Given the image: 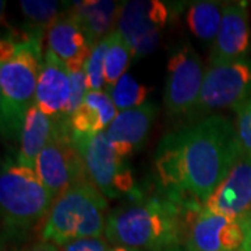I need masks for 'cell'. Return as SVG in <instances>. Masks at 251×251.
<instances>
[{
	"label": "cell",
	"instance_id": "6da1fadb",
	"mask_svg": "<svg viewBox=\"0 0 251 251\" xmlns=\"http://www.w3.org/2000/svg\"><path fill=\"white\" fill-rule=\"evenodd\" d=\"M242 156L233 123L211 115L165 135L155 171L165 197L181 205L204 204Z\"/></svg>",
	"mask_w": 251,
	"mask_h": 251
},
{
	"label": "cell",
	"instance_id": "7a4b0ae2",
	"mask_svg": "<svg viewBox=\"0 0 251 251\" xmlns=\"http://www.w3.org/2000/svg\"><path fill=\"white\" fill-rule=\"evenodd\" d=\"M190 205L171 198L134 201L108 215L105 236L115 246L141 251H166L183 244L184 214Z\"/></svg>",
	"mask_w": 251,
	"mask_h": 251
},
{
	"label": "cell",
	"instance_id": "3957f363",
	"mask_svg": "<svg viewBox=\"0 0 251 251\" xmlns=\"http://www.w3.org/2000/svg\"><path fill=\"white\" fill-rule=\"evenodd\" d=\"M42 38L7 36L0 44V126L4 140H20L28 110L35 103L42 69Z\"/></svg>",
	"mask_w": 251,
	"mask_h": 251
},
{
	"label": "cell",
	"instance_id": "277c9868",
	"mask_svg": "<svg viewBox=\"0 0 251 251\" xmlns=\"http://www.w3.org/2000/svg\"><path fill=\"white\" fill-rule=\"evenodd\" d=\"M54 197L31 168L6 158L0 175L1 242L17 243L39 224L45 222Z\"/></svg>",
	"mask_w": 251,
	"mask_h": 251
},
{
	"label": "cell",
	"instance_id": "5b68a950",
	"mask_svg": "<svg viewBox=\"0 0 251 251\" xmlns=\"http://www.w3.org/2000/svg\"><path fill=\"white\" fill-rule=\"evenodd\" d=\"M108 201L90 181L69 188L54 200L41 237L56 246L77 239L103 237Z\"/></svg>",
	"mask_w": 251,
	"mask_h": 251
},
{
	"label": "cell",
	"instance_id": "8992f818",
	"mask_svg": "<svg viewBox=\"0 0 251 251\" xmlns=\"http://www.w3.org/2000/svg\"><path fill=\"white\" fill-rule=\"evenodd\" d=\"M80 152L88 180L98 188L105 198L115 200L119 197L137 196L133 172L120 158L102 131L91 135H72Z\"/></svg>",
	"mask_w": 251,
	"mask_h": 251
},
{
	"label": "cell",
	"instance_id": "52a82bcc",
	"mask_svg": "<svg viewBox=\"0 0 251 251\" xmlns=\"http://www.w3.org/2000/svg\"><path fill=\"white\" fill-rule=\"evenodd\" d=\"M35 172L54 200L69 188L90 181L67 120L56 122L53 137L36 159Z\"/></svg>",
	"mask_w": 251,
	"mask_h": 251
},
{
	"label": "cell",
	"instance_id": "ba28073f",
	"mask_svg": "<svg viewBox=\"0 0 251 251\" xmlns=\"http://www.w3.org/2000/svg\"><path fill=\"white\" fill-rule=\"evenodd\" d=\"M251 99V56L240 60L209 63L196 113L205 115L218 109L236 110Z\"/></svg>",
	"mask_w": 251,
	"mask_h": 251
},
{
	"label": "cell",
	"instance_id": "9c48e42d",
	"mask_svg": "<svg viewBox=\"0 0 251 251\" xmlns=\"http://www.w3.org/2000/svg\"><path fill=\"white\" fill-rule=\"evenodd\" d=\"M204 64L190 45L172 52L166 67L163 91L165 109L171 116L194 113L204 82Z\"/></svg>",
	"mask_w": 251,
	"mask_h": 251
},
{
	"label": "cell",
	"instance_id": "30bf717a",
	"mask_svg": "<svg viewBox=\"0 0 251 251\" xmlns=\"http://www.w3.org/2000/svg\"><path fill=\"white\" fill-rule=\"evenodd\" d=\"M183 244L191 251H243L242 221L211 214L202 204L190 206L184 214Z\"/></svg>",
	"mask_w": 251,
	"mask_h": 251
},
{
	"label": "cell",
	"instance_id": "8fae6325",
	"mask_svg": "<svg viewBox=\"0 0 251 251\" xmlns=\"http://www.w3.org/2000/svg\"><path fill=\"white\" fill-rule=\"evenodd\" d=\"M169 20V7L159 0L123 3L116 29L125 36L134 57L152 53L159 45L162 29Z\"/></svg>",
	"mask_w": 251,
	"mask_h": 251
},
{
	"label": "cell",
	"instance_id": "7c38bea8",
	"mask_svg": "<svg viewBox=\"0 0 251 251\" xmlns=\"http://www.w3.org/2000/svg\"><path fill=\"white\" fill-rule=\"evenodd\" d=\"M251 156L243 155L226 179L206 198L202 208L216 215L242 219L250 209Z\"/></svg>",
	"mask_w": 251,
	"mask_h": 251
},
{
	"label": "cell",
	"instance_id": "4fadbf2b",
	"mask_svg": "<svg viewBox=\"0 0 251 251\" xmlns=\"http://www.w3.org/2000/svg\"><path fill=\"white\" fill-rule=\"evenodd\" d=\"M70 95L72 85L67 66L53 52L48 50L38 78L35 105L54 122L67 120Z\"/></svg>",
	"mask_w": 251,
	"mask_h": 251
},
{
	"label": "cell",
	"instance_id": "5bb4252c",
	"mask_svg": "<svg viewBox=\"0 0 251 251\" xmlns=\"http://www.w3.org/2000/svg\"><path fill=\"white\" fill-rule=\"evenodd\" d=\"M251 44L249 11L246 3L226 4L222 9V23L218 31L209 63L240 60L249 56Z\"/></svg>",
	"mask_w": 251,
	"mask_h": 251
},
{
	"label": "cell",
	"instance_id": "9a60e30c",
	"mask_svg": "<svg viewBox=\"0 0 251 251\" xmlns=\"http://www.w3.org/2000/svg\"><path fill=\"white\" fill-rule=\"evenodd\" d=\"M156 112V105L147 102L143 106L117 113L105 133L109 144L120 158L127 159L143 147L151 131Z\"/></svg>",
	"mask_w": 251,
	"mask_h": 251
},
{
	"label": "cell",
	"instance_id": "2e32d148",
	"mask_svg": "<svg viewBox=\"0 0 251 251\" xmlns=\"http://www.w3.org/2000/svg\"><path fill=\"white\" fill-rule=\"evenodd\" d=\"M48 50L53 52L69 72L85 69L92 50L87 34L69 7L48 29Z\"/></svg>",
	"mask_w": 251,
	"mask_h": 251
},
{
	"label": "cell",
	"instance_id": "e0dca14e",
	"mask_svg": "<svg viewBox=\"0 0 251 251\" xmlns=\"http://www.w3.org/2000/svg\"><path fill=\"white\" fill-rule=\"evenodd\" d=\"M117 113L108 92L90 91L82 105L67 120L70 134L91 135L106 131Z\"/></svg>",
	"mask_w": 251,
	"mask_h": 251
},
{
	"label": "cell",
	"instance_id": "ac0fdd59",
	"mask_svg": "<svg viewBox=\"0 0 251 251\" xmlns=\"http://www.w3.org/2000/svg\"><path fill=\"white\" fill-rule=\"evenodd\" d=\"M123 3L120 1H102V0H84L74 1L69 6V11L78 20L91 46L108 36L117 25V18Z\"/></svg>",
	"mask_w": 251,
	"mask_h": 251
},
{
	"label": "cell",
	"instance_id": "d6986e66",
	"mask_svg": "<svg viewBox=\"0 0 251 251\" xmlns=\"http://www.w3.org/2000/svg\"><path fill=\"white\" fill-rule=\"evenodd\" d=\"M56 130V122L36 106L35 103L28 110L21 135H20V152L17 161L35 171L36 159L44 151Z\"/></svg>",
	"mask_w": 251,
	"mask_h": 251
},
{
	"label": "cell",
	"instance_id": "ffe728a7",
	"mask_svg": "<svg viewBox=\"0 0 251 251\" xmlns=\"http://www.w3.org/2000/svg\"><path fill=\"white\" fill-rule=\"evenodd\" d=\"M222 9L216 1H196L186 13V24L198 39L214 44L222 23Z\"/></svg>",
	"mask_w": 251,
	"mask_h": 251
},
{
	"label": "cell",
	"instance_id": "44dd1931",
	"mask_svg": "<svg viewBox=\"0 0 251 251\" xmlns=\"http://www.w3.org/2000/svg\"><path fill=\"white\" fill-rule=\"evenodd\" d=\"M20 9L28 21L24 28V34L44 38L45 29L52 27L54 21L59 18V11L62 6L59 1L49 0H23L20 1Z\"/></svg>",
	"mask_w": 251,
	"mask_h": 251
},
{
	"label": "cell",
	"instance_id": "7402d4cb",
	"mask_svg": "<svg viewBox=\"0 0 251 251\" xmlns=\"http://www.w3.org/2000/svg\"><path fill=\"white\" fill-rule=\"evenodd\" d=\"M134 53L128 42L117 29L110 32V42L105 54V84L106 88H112L117 81L126 74Z\"/></svg>",
	"mask_w": 251,
	"mask_h": 251
},
{
	"label": "cell",
	"instance_id": "603a6c76",
	"mask_svg": "<svg viewBox=\"0 0 251 251\" xmlns=\"http://www.w3.org/2000/svg\"><path fill=\"white\" fill-rule=\"evenodd\" d=\"M148 92L150 88L138 82L130 74H125L112 88H108L109 97L116 106L117 112L143 106L144 103H147L145 99L148 97Z\"/></svg>",
	"mask_w": 251,
	"mask_h": 251
},
{
	"label": "cell",
	"instance_id": "cb8c5ba5",
	"mask_svg": "<svg viewBox=\"0 0 251 251\" xmlns=\"http://www.w3.org/2000/svg\"><path fill=\"white\" fill-rule=\"evenodd\" d=\"M110 42V34L97 42L92 50L88 62L85 64V74L88 80L90 91H102L105 85V54Z\"/></svg>",
	"mask_w": 251,
	"mask_h": 251
},
{
	"label": "cell",
	"instance_id": "d4e9b609",
	"mask_svg": "<svg viewBox=\"0 0 251 251\" xmlns=\"http://www.w3.org/2000/svg\"><path fill=\"white\" fill-rule=\"evenodd\" d=\"M236 112V130L242 147L243 155L251 156V99L244 102Z\"/></svg>",
	"mask_w": 251,
	"mask_h": 251
},
{
	"label": "cell",
	"instance_id": "484cf974",
	"mask_svg": "<svg viewBox=\"0 0 251 251\" xmlns=\"http://www.w3.org/2000/svg\"><path fill=\"white\" fill-rule=\"evenodd\" d=\"M70 73V85H72V95H70V103L67 109V120L72 116L73 113L80 108L84 102L85 97L88 95L90 88H88V80H87V74L85 69L82 70H75Z\"/></svg>",
	"mask_w": 251,
	"mask_h": 251
},
{
	"label": "cell",
	"instance_id": "4316f807",
	"mask_svg": "<svg viewBox=\"0 0 251 251\" xmlns=\"http://www.w3.org/2000/svg\"><path fill=\"white\" fill-rule=\"evenodd\" d=\"M109 244L103 237L77 239L60 246V251H109Z\"/></svg>",
	"mask_w": 251,
	"mask_h": 251
},
{
	"label": "cell",
	"instance_id": "83f0119b",
	"mask_svg": "<svg viewBox=\"0 0 251 251\" xmlns=\"http://www.w3.org/2000/svg\"><path fill=\"white\" fill-rule=\"evenodd\" d=\"M244 230V246L243 251H251V214L244 215L240 219Z\"/></svg>",
	"mask_w": 251,
	"mask_h": 251
},
{
	"label": "cell",
	"instance_id": "f1b7e54d",
	"mask_svg": "<svg viewBox=\"0 0 251 251\" xmlns=\"http://www.w3.org/2000/svg\"><path fill=\"white\" fill-rule=\"evenodd\" d=\"M23 251H60V247L53 244V243L41 240V242H36L35 244L29 246V247H27L25 250Z\"/></svg>",
	"mask_w": 251,
	"mask_h": 251
},
{
	"label": "cell",
	"instance_id": "f546056e",
	"mask_svg": "<svg viewBox=\"0 0 251 251\" xmlns=\"http://www.w3.org/2000/svg\"><path fill=\"white\" fill-rule=\"evenodd\" d=\"M109 251H141L137 250V249H131V247H126V246H113L110 247Z\"/></svg>",
	"mask_w": 251,
	"mask_h": 251
},
{
	"label": "cell",
	"instance_id": "4dcf8cb0",
	"mask_svg": "<svg viewBox=\"0 0 251 251\" xmlns=\"http://www.w3.org/2000/svg\"><path fill=\"white\" fill-rule=\"evenodd\" d=\"M166 251H191L188 247H186L184 244H180V246H176V247H172L169 250Z\"/></svg>",
	"mask_w": 251,
	"mask_h": 251
},
{
	"label": "cell",
	"instance_id": "1f68e13d",
	"mask_svg": "<svg viewBox=\"0 0 251 251\" xmlns=\"http://www.w3.org/2000/svg\"><path fill=\"white\" fill-rule=\"evenodd\" d=\"M1 251H17L16 249H11L9 243L1 242Z\"/></svg>",
	"mask_w": 251,
	"mask_h": 251
},
{
	"label": "cell",
	"instance_id": "d6a6232c",
	"mask_svg": "<svg viewBox=\"0 0 251 251\" xmlns=\"http://www.w3.org/2000/svg\"><path fill=\"white\" fill-rule=\"evenodd\" d=\"M247 214H251V202H250V209H249V212H247ZM247 214H246V215H247Z\"/></svg>",
	"mask_w": 251,
	"mask_h": 251
}]
</instances>
